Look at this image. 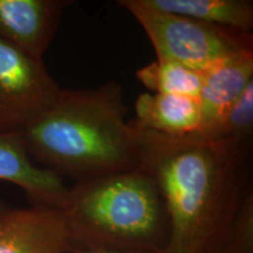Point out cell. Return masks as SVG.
<instances>
[{"label":"cell","instance_id":"5","mask_svg":"<svg viewBox=\"0 0 253 253\" xmlns=\"http://www.w3.org/2000/svg\"><path fill=\"white\" fill-rule=\"evenodd\" d=\"M60 90L42 59L0 40V135L24 132L54 104Z\"/></svg>","mask_w":253,"mask_h":253},{"label":"cell","instance_id":"6","mask_svg":"<svg viewBox=\"0 0 253 253\" xmlns=\"http://www.w3.org/2000/svg\"><path fill=\"white\" fill-rule=\"evenodd\" d=\"M62 211L14 208L0 199V253L72 252Z\"/></svg>","mask_w":253,"mask_h":253},{"label":"cell","instance_id":"10","mask_svg":"<svg viewBox=\"0 0 253 253\" xmlns=\"http://www.w3.org/2000/svg\"><path fill=\"white\" fill-rule=\"evenodd\" d=\"M135 112V122L157 134L182 137L201 130V109L195 97L143 93L136 100Z\"/></svg>","mask_w":253,"mask_h":253},{"label":"cell","instance_id":"12","mask_svg":"<svg viewBox=\"0 0 253 253\" xmlns=\"http://www.w3.org/2000/svg\"><path fill=\"white\" fill-rule=\"evenodd\" d=\"M141 84L153 93L182 95L198 99L202 87L201 72L166 59L144 66L136 72Z\"/></svg>","mask_w":253,"mask_h":253},{"label":"cell","instance_id":"11","mask_svg":"<svg viewBox=\"0 0 253 253\" xmlns=\"http://www.w3.org/2000/svg\"><path fill=\"white\" fill-rule=\"evenodd\" d=\"M148 7L201 23L251 32L253 1L249 0H141Z\"/></svg>","mask_w":253,"mask_h":253},{"label":"cell","instance_id":"13","mask_svg":"<svg viewBox=\"0 0 253 253\" xmlns=\"http://www.w3.org/2000/svg\"><path fill=\"white\" fill-rule=\"evenodd\" d=\"M204 137L252 144L253 138V81L250 82L212 131Z\"/></svg>","mask_w":253,"mask_h":253},{"label":"cell","instance_id":"7","mask_svg":"<svg viewBox=\"0 0 253 253\" xmlns=\"http://www.w3.org/2000/svg\"><path fill=\"white\" fill-rule=\"evenodd\" d=\"M71 4L68 0H0V40L42 59Z\"/></svg>","mask_w":253,"mask_h":253},{"label":"cell","instance_id":"9","mask_svg":"<svg viewBox=\"0 0 253 253\" xmlns=\"http://www.w3.org/2000/svg\"><path fill=\"white\" fill-rule=\"evenodd\" d=\"M202 75L198 95L202 126L198 135L207 136L253 81V50L224 60Z\"/></svg>","mask_w":253,"mask_h":253},{"label":"cell","instance_id":"1","mask_svg":"<svg viewBox=\"0 0 253 253\" xmlns=\"http://www.w3.org/2000/svg\"><path fill=\"white\" fill-rule=\"evenodd\" d=\"M141 131V168L156 182L169 217L163 253H220L253 184L252 144Z\"/></svg>","mask_w":253,"mask_h":253},{"label":"cell","instance_id":"4","mask_svg":"<svg viewBox=\"0 0 253 253\" xmlns=\"http://www.w3.org/2000/svg\"><path fill=\"white\" fill-rule=\"evenodd\" d=\"M116 5L141 25L157 59L171 60L202 73L224 60L253 50L251 32L166 13L148 7L141 0H119Z\"/></svg>","mask_w":253,"mask_h":253},{"label":"cell","instance_id":"15","mask_svg":"<svg viewBox=\"0 0 253 253\" xmlns=\"http://www.w3.org/2000/svg\"><path fill=\"white\" fill-rule=\"evenodd\" d=\"M68 253H145V252H137V251H128V250H119V249H82V250H74V251Z\"/></svg>","mask_w":253,"mask_h":253},{"label":"cell","instance_id":"14","mask_svg":"<svg viewBox=\"0 0 253 253\" xmlns=\"http://www.w3.org/2000/svg\"><path fill=\"white\" fill-rule=\"evenodd\" d=\"M220 253H253V184L240 202Z\"/></svg>","mask_w":253,"mask_h":253},{"label":"cell","instance_id":"2","mask_svg":"<svg viewBox=\"0 0 253 253\" xmlns=\"http://www.w3.org/2000/svg\"><path fill=\"white\" fill-rule=\"evenodd\" d=\"M126 114L116 81L61 89L20 137L31 160L62 179L77 183L116 175L138 169L143 160L141 128Z\"/></svg>","mask_w":253,"mask_h":253},{"label":"cell","instance_id":"8","mask_svg":"<svg viewBox=\"0 0 253 253\" xmlns=\"http://www.w3.org/2000/svg\"><path fill=\"white\" fill-rule=\"evenodd\" d=\"M0 181L19 186L33 207L61 210L68 192L62 178L31 160L20 134L0 135Z\"/></svg>","mask_w":253,"mask_h":253},{"label":"cell","instance_id":"3","mask_svg":"<svg viewBox=\"0 0 253 253\" xmlns=\"http://www.w3.org/2000/svg\"><path fill=\"white\" fill-rule=\"evenodd\" d=\"M72 250L163 253L169 217L160 189L142 168L77 182L61 209Z\"/></svg>","mask_w":253,"mask_h":253}]
</instances>
